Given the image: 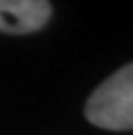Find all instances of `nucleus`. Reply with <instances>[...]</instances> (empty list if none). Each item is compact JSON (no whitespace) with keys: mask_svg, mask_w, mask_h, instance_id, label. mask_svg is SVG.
<instances>
[{"mask_svg":"<svg viewBox=\"0 0 133 135\" xmlns=\"http://www.w3.org/2000/svg\"><path fill=\"white\" fill-rule=\"evenodd\" d=\"M86 119L109 131L133 129V62L113 72L87 97Z\"/></svg>","mask_w":133,"mask_h":135,"instance_id":"nucleus-1","label":"nucleus"},{"mask_svg":"<svg viewBox=\"0 0 133 135\" xmlns=\"http://www.w3.org/2000/svg\"><path fill=\"white\" fill-rule=\"evenodd\" d=\"M52 16L46 0H0V32L30 34L44 28Z\"/></svg>","mask_w":133,"mask_h":135,"instance_id":"nucleus-2","label":"nucleus"}]
</instances>
